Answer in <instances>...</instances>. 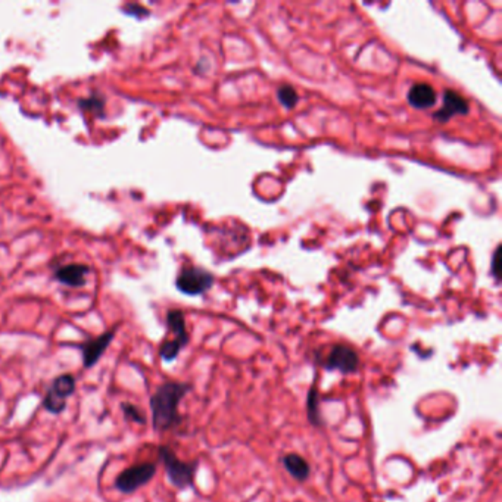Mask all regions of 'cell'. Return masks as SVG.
<instances>
[{"mask_svg":"<svg viewBox=\"0 0 502 502\" xmlns=\"http://www.w3.org/2000/svg\"><path fill=\"white\" fill-rule=\"evenodd\" d=\"M190 391L192 384L181 381H165L157 388L149 399L152 426L157 431H166L181 424L178 405Z\"/></svg>","mask_w":502,"mask_h":502,"instance_id":"obj_1","label":"cell"},{"mask_svg":"<svg viewBox=\"0 0 502 502\" xmlns=\"http://www.w3.org/2000/svg\"><path fill=\"white\" fill-rule=\"evenodd\" d=\"M159 458L165 467L166 477L174 488L184 491L188 488H193L195 484V473L197 470V461L186 463L181 461L170 446H159L158 449Z\"/></svg>","mask_w":502,"mask_h":502,"instance_id":"obj_2","label":"cell"},{"mask_svg":"<svg viewBox=\"0 0 502 502\" xmlns=\"http://www.w3.org/2000/svg\"><path fill=\"white\" fill-rule=\"evenodd\" d=\"M155 475L157 464L154 463H140L131 465L115 477V489L126 495L135 494L140 488L146 486V484L155 477Z\"/></svg>","mask_w":502,"mask_h":502,"instance_id":"obj_3","label":"cell"},{"mask_svg":"<svg viewBox=\"0 0 502 502\" xmlns=\"http://www.w3.org/2000/svg\"><path fill=\"white\" fill-rule=\"evenodd\" d=\"M75 392V379L73 374H61L54 381L44 395L43 407L47 412L59 415L66 408V399Z\"/></svg>","mask_w":502,"mask_h":502,"instance_id":"obj_4","label":"cell"},{"mask_svg":"<svg viewBox=\"0 0 502 502\" xmlns=\"http://www.w3.org/2000/svg\"><path fill=\"white\" fill-rule=\"evenodd\" d=\"M212 284H214V276L202 269H196V267L184 269L176 281L177 289L181 293L189 296L205 293L212 288Z\"/></svg>","mask_w":502,"mask_h":502,"instance_id":"obj_5","label":"cell"},{"mask_svg":"<svg viewBox=\"0 0 502 502\" xmlns=\"http://www.w3.org/2000/svg\"><path fill=\"white\" fill-rule=\"evenodd\" d=\"M323 367L329 372L338 370L342 374H353L358 372L360 357L353 348L346 345H334L326 357Z\"/></svg>","mask_w":502,"mask_h":502,"instance_id":"obj_6","label":"cell"},{"mask_svg":"<svg viewBox=\"0 0 502 502\" xmlns=\"http://www.w3.org/2000/svg\"><path fill=\"white\" fill-rule=\"evenodd\" d=\"M114 336H115V329L108 330V331L100 334V336L78 345L82 365H85V368H92L99 362V360L102 358L105 350L114 341Z\"/></svg>","mask_w":502,"mask_h":502,"instance_id":"obj_7","label":"cell"},{"mask_svg":"<svg viewBox=\"0 0 502 502\" xmlns=\"http://www.w3.org/2000/svg\"><path fill=\"white\" fill-rule=\"evenodd\" d=\"M468 112V102L454 90L443 93V106L434 114V118L441 123H446L454 115H465Z\"/></svg>","mask_w":502,"mask_h":502,"instance_id":"obj_8","label":"cell"},{"mask_svg":"<svg viewBox=\"0 0 502 502\" xmlns=\"http://www.w3.org/2000/svg\"><path fill=\"white\" fill-rule=\"evenodd\" d=\"M89 271H90L89 267L85 264H70V265L61 267L59 270H56L55 277L61 283L66 284V286L80 288L86 283V277H87Z\"/></svg>","mask_w":502,"mask_h":502,"instance_id":"obj_9","label":"cell"},{"mask_svg":"<svg viewBox=\"0 0 502 502\" xmlns=\"http://www.w3.org/2000/svg\"><path fill=\"white\" fill-rule=\"evenodd\" d=\"M436 90L426 82H418L414 85L408 92V102L411 106L418 109H427L436 104Z\"/></svg>","mask_w":502,"mask_h":502,"instance_id":"obj_10","label":"cell"},{"mask_svg":"<svg viewBox=\"0 0 502 502\" xmlns=\"http://www.w3.org/2000/svg\"><path fill=\"white\" fill-rule=\"evenodd\" d=\"M166 326L169 330L174 334V341L181 348L188 346L189 343V333L186 329V320H184V314L180 310H171L166 314Z\"/></svg>","mask_w":502,"mask_h":502,"instance_id":"obj_11","label":"cell"},{"mask_svg":"<svg viewBox=\"0 0 502 502\" xmlns=\"http://www.w3.org/2000/svg\"><path fill=\"white\" fill-rule=\"evenodd\" d=\"M283 465L286 468V472L296 480L304 482L311 475V467L304 457L298 454H288L283 458Z\"/></svg>","mask_w":502,"mask_h":502,"instance_id":"obj_12","label":"cell"},{"mask_svg":"<svg viewBox=\"0 0 502 502\" xmlns=\"http://www.w3.org/2000/svg\"><path fill=\"white\" fill-rule=\"evenodd\" d=\"M308 408V418L310 423L315 427H322L323 426V420L320 415V410H319V391H317V386H311L310 393H308V403H307Z\"/></svg>","mask_w":502,"mask_h":502,"instance_id":"obj_13","label":"cell"},{"mask_svg":"<svg viewBox=\"0 0 502 502\" xmlns=\"http://www.w3.org/2000/svg\"><path fill=\"white\" fill-rule=\"evenodd\" d=\"M80 108L81 109H85V111H89V112H93L99 116H102L104 115V109H105V99L102 96H99V94H93L87 99H81L80 102H78Z\"/></svg>","mask_w":502,"mask_h":502,"instance_id":"obj_14","label":"cell"},{"mask_svg":"<svg viewBox=\"0 0 502 502\" xmlns=\"http://www.w3.org/2000/svg\"><path fill=\"white\" fill-rule=\"evenodd\" d=\"M277 99L280 100V104L284 105L286 108H293L296 104H298V100H299V96L296 93V90L292 87V86H281L278 87L277 90Z\"/></svg>","mask_w":502,"mask_h":502,"instance_id":"obj_15","label":"cell"},{"mask_svg":"<svg viewBox=\"0 0 502 502\" xmlns=\"http://www.w3.org/2000/svg\"><path fill=\"white\" fill-rule=\"evenodd\" d=\"M121 410H123V414L127 420L136 423V424H143V426L146 424V415L139 407L133 405L130 403H123Z\"/></svg>","mask_w":502,"mask_h":502,"instance_id":"obj_16","label":"cell"},{"mask_svg":"<svg viewBox=\"0 0 502 502\" xmlns=\"http://www.w3.org/2000/svg\"><path fill=\"white\" fill-rule=\"evenodd\" d=\"M124 13L127 15H133V16H137V18H142V16H146L149 15V11L145 9L143 6L137 5V4H128L127 6L123 8Z\"/></svg>","mask_w":502,"mask_h":502,"instance_id":"obj_17","label":"cell"}]
</instances>
